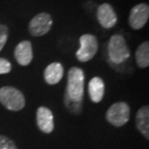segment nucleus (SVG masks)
<instances>
[{"instance_id": "1a4fd4ad", "label": "nucleus", "mask_w": 149, "mask_h": 149, "mask_svg": "<svg viewBox=\"0 0 149 149\" xmlns=\"http://www.w3.org/2000/svg\"><path fill=\"white\" fill-rule=\"evenodd\" d=\"M37 124L42 132L46 134H50L54 129V123H53V114L52 111L47 108L40 107L37 111Z\"/></svg>"}, {"instance_id": "f3484780", "label": "nucleus", "mask_w": 149, "mask_h": 149, "mask_svg": "<svg viewBox=\"0 0 149 149\" xmlns=\"http://www.w3.org/2000/svg\"><path fill=\"white\" fill-rule=\"evenodd\" d=\"M8 33L9 29L7 26L4 24H0V52L6 45V42H7L8 39Z\"/></svg>"}, {"instance_id": "f03ea898", "label": "nucleus", "mask_w": 149, "mask_h": 149, "mask_svg": "<svg viewBox=\"0 0 149 149\" xmlns=\"http://www.w3.org/2000/svg\"><path fill=\"white\" fill-rule=\"evenodd\" d=\"M108 52L111 61L114 64H121L130 57V50L123 36L113 35L109 39Z\"/></svg>"}, {"instance_id": "9d476101", "label": "nucleus", "mask_w": 149, "mask_h": 149, "mask_svg": "<svg viewBox=\"0 0 149 149\" xmlns=\"http://www.w3.org/2000/svg\"><path fill=\"white\" fill-rule=\"evenodd\" d=\"M15 58L22 66H27L33 59L32 45L29 41H22L17 45L15 49Z\"/></svg>"}, {"instance_id": "0eeeda50", "label": "nucleus", "mask_w": 149, "mask_h": 149, "mask_svg": "<svg viewBox=\"0 0 149 149\" xmlns=\"http://www.w3.org/2000/svg\"><path fill=\"white\" fill-rule=\"evenodd\" d=\"M149 6L146 3H141L132 8L129 15V24L133 29H141L148 22Z\"/></svg>"}, {"instance_id": "f257e3e1", "label": "nucleus", "mask_w": 149, "mask_h": 149, "mask_svg": "<svg viewBox=\"0 0 149 149\" xmlns=\"http://www.w3.org/2000/svg\"><path fill=\"white\" fill-rule=\"evenodd\" d=\"M84 92V73L80 68L72 67L68 73L66 94L77 101H82Z\"/></svg>"}, {"instance_id": "ddd939ff", "label": "nucleus", "mask_w": 149, "mask_h": 149, "mask_svg": "<svg viewBox=\"0 0 149 149\" xmlns=\"http://www.w3.org/2000/svg\"><path fill=\"white\" fill-rule=\"evenodd\" d=\"M136 128L145 139H149V108L147 106L142 107L136 113Z\"/></svg>"}, {"instance_id": "9b49d317", "label": "nucleus", "mask_w": 149, "mask_h": 149, "mask_svg": "<svg viewBox=\"0 0 149 149\" xmlns=\"http://www.w3.org/2000/svg\"><path fill=\"white\" fill-rule=\"evenodd\" d=\"M63 66L59 62H53L45 69L44 77L47 83L53 85L60 81L61 79L63 77Z\"/></svg>"}, {"instance_id": "20e7f679", "label": "nucleus", "mask_w": 149, "mask_h": 149, "mask_svg": "<svg viewBox=\"0 0 149 149\" xmlns=\"http://www.w3.org/2000/svg\"><path fill=\"white\" fill-rule=\"evenodd\" d=\"M80 47L76 53L77 58L80 62H87L94 57L98 52V40L92 34H84L79 38Z\"/></svg>"}, {"instance_id": "7ed1b4c3", "label": "nucleus", "mask_w": 149, "mask_h": 149, "mask_svg": "<svg viewBox=\"0 0 149 149\" xmlns=\"http://www.w3.org/2000/svg\"><path fill=\"white\" fill-rule=\"evenodd\" d=\"M0 103L9 111H17L24 108L25 99L22 93L12 86L0 88Z\"/></svg>"}, {"instance_id": "39448f33", "label": "nucleus", "mask_w": 149, "mask_h": 149, "mask_svg": "<svg viewBox=\"0 0 149 149\" xmlns=\"http://www.w3.org/2000/svg\"><path fill=\"white\" fill-rule=\"evenodd\" d=\"M107 120L115 127L126 124L130 117V108L125 102H117L107 111Z\"/></svg>"}, {"instance_id": "4468645a", "label": "nucleus", "mask_w": 149, "mask_h": 149, "mask_svg": "<svg viewBox=\"0 0 149 149\" xmlns=\"http://www.w3.org/2000/svg\"><path fill=\"white\" fill-rule=\"evenodd\" d=\"M136 64L141 68H147L149 66V43L144 42L139 45L136 52Z\"/></svg>"}, {"instance_id": "2eb2a0df", "label": "nucleus", "mask_w": 149, "mask_h": 149, "mask_svg": "<svg viewBox=\"0 0 149 149\" xmlns=\"http://www.w3.org/2000/svg\"><path fill=\"white\" fill-rule=\"evenodd\" d=\"M65 106L70 112L74 114H79L82 109V101H77L70 98L67 94H65Z\"/></svg>"}, {"instance_id": "dca6fc26", "label": "nucleus", "mask_w": 149, "mask_h": 149, "mask_svg": "<svg viewBox=\"0 0 149 149\" xmlns=\"http://www.w3.org/2000/svg\"><path fill=\"white\" fill-rule=\"evenodd\" d=\"M0 149H17L15 142L5 136H0Z\"/></svg>"}, {"instance_id": "423d86ee", "label": "nucleus", "mask_w": 149, "mask_h": 149, "mask_svg": "<svg viewBox=\"0 0 149 149\" xmlns=\"http://www.w3.org/2000/svg\"><path fill=\"white\" fill-rule=\"evenodd\" d=\"M52 26V17L47 13L36 15L30 20L28 31L33 37H41L46 35Z\"/></svg>"}, {"instance_id": "6e6552de", "label": "nucleus", "mask_w": 149, "mask_h": 149, "mask_svg": "<svg viewBox=\"0 0 149 149\" xmlns=\"http://www.w3.org/2000/svg\"><path fill=\"white\" fill-rule=\"evenodd\" d=\"M97 19L102 27L109 29L117 22V16L111 5L104 3L97 9Z\"/></svg>"}, {"instance_id": "f8f14e48", "label": "nucleus", "mask_w": 149, "mask_h": 149, "mask_svg": "<svg viewBox=\"0 0 149 149\" xmlns=\"http://www.w3.org/2000/svg\"><path fill=\"white\" fill-rule=\"evenodd\" d=\"M89 97L93 103H99L102 101L105 94V83L104 80L99 77H93L88 85Z\"/></svg>"}, {"instance_id": "a211bd4d", "label": "nucleus", "mask_w": 149, "mask_h": 149, "mask_svg": "<svg viewBox=\"0 0 149 149\" xmlns=\"http://www.w3.org/2000/svg\"><path fill=\"white\" fill-rule=\"evenodd\" d=\"M12 69V65L7 59L0 58V74H4L10 73Z\"/></svg>"}]
</instances>
